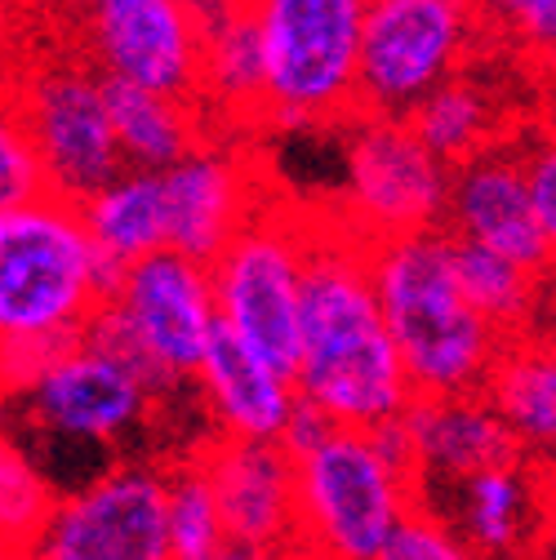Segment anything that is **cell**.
<instances>
[{
  "label": "cell",
  "instance_id": "1",
  "mask_svg": "<svg viewBox=\"0 0 556 560\" xmlns=\"http://www.w3.org/2000/svg\"><path fill=\"white\" fill-rule=\"evenodd\" d=\"M294 387L334 428L352 432H383L414 405V383L374 290L370 245L325 209L312 214Z\"/></svg>",
  "mask_w": 556,
  "mask_h": 560
},
{
  "label": "cell",
  "instance_id": "2",
  "mask_svg": "<svg viewBox=\"0 0 556 560\" xmlns=\"http://www.w3.org/2000/svg\"><path fill=\"white\" fill-rule=\"evenodd\" d=\"M370 271L414 396L485 392L508 338L467 303L459 241L450 232H428L370 245Z\"/></svg>",
  "mask_w": 556,
  "mask_h": 560
},
{
  "label": "cell",
  "instance_id": "3",
  "mask_svg": "<svg viewBox=\"0 0 556 560\" xmlns=\"http://www.w3.org/2000/svg\"><path fill=\"white\" fill-rule=\"evenodd\" d=\"M120 276L103 262L77 200L45 196L0 209V334L5 347H72L112 303Z\"/></svg>",
  "mask_w": 556,
  "mask_h": 560
},
{
  "label": "cell",
  "instance_id": "4",
  "mask_svg": "<svg viewBox=\"0 0 556 560\" xmlns=\"http://www.w3.org/2000/svg\"><path fill=\"white\" fill-rule=\"evenodd\" d=\"M294 463L299 542L325 560H379L428 499L401 423L383 432L334 428Z\"/></svg>",
  "mask_w": 556,
  "mask_h": 560
},
{
  "label": "cell",
  "instance_id": "5",
  "mask_svg": "<svg viewBox=\"0 0 556 560\" xmlns=\"http://www.w3.org/2000/svg\"><path fill=\"white\" fill-rule=\"evenodd\" d=\"M271 129H321L361 116L366 0H258Z\"/></svg>",
  "mask_w": 556,
  "mask_h": 560
},
{
  "label": "cell",
  "instance_id": "6",
  "mask_svg": "<svg viewBox=\"0 0 556 560\" xmlns=\"http://www.w3.org/2000/svg\"><path fill=\"white\" fill-rule=\"evenodd\" d=\"M312 258V209L263 200L215 271L223 334L294 378L303 347V290Z\"/></svg>",
  "mask_w": 556,
  "mask_h": 560
},
{
  "label": "cell",
  "instance_id": "7",
  "mask_svg": "<svg viewBox=\"0 0 556 560\" xmlns=\"http://www.w3.org/2000/svg\"><path fill=\"white\" fill-rule=\"evenodd\" d=\"M5 116H14L36 143L49 187L62 200L81 205L125 174L107 112V81L81 49L27 58L19 67V85H10Z\"/></svg>",
  "mask_w": 556,
  "mask_h": 560
},
{
  "label": "cell",
  "instance_id": "8",
  "mask_svg": "<svg viewBox=\"0 0 556 560\" xmlns=\"http://www.w3.org/2000/svg\"><path fill=\"white\" fill-rule=\"evenodd\" d=\"M445 170L409 120L357 116L343 125V205L334 214L366 245L445 232L450 219Z\"/></svg>",
  "mask_w": 556,
  "mask_h": 560
},
{
  "label": "cell",
  "instance_id": "9",
  "mask_svg": "<svg viewBox=\"0 0 556 560\" xmlns=\"http://www.w3.org/2000/svg\"><path fill=\"white\" fill-rule=\"evenodd\" d=\"M485 10L459 0H366L361 116L409 120L445 81L467 72Z\"/></svg>",
  "mask_w": 556,
  "mask_h": 560
},
{
  "label": "cell",
  "instance_id": "10",
  "mask_svg": "<svg viewBox=\"0 0 556 560\" xmlns=\"http://www.w3.org/2000/svg\"><path fill=\"white\" fill-rule=\"evenodd\" d=\"M27 560H174L170 471L116 463L62 494Z\"/></svg>",
  "mask_w": 556,
  "mask_h": 560
},
{
  "label": "cell",
  "instance_id": "11",
  "mask_svg": "<svg viewBox=\"0 0 556 560\" xmlns=\"http://www.w3.org/2000/svg\"><path fill=\"white\" fill-rule=\"evenodd\" d=\"M77 49L103 81L196 103L205 32L183 0H99L77 19Z\"/></svg>",
  "mask_w": 556,
  "mask_h": 560
},
{
  "label": "cell",
  "instance_id": "12",
  "mask_svg": "<svg viewBox=\"0 0 556 560\" xmlns=\"http://www.w3.org/2000/svg\"><path fill=\"white\" fill-rule=\"evenodd\" d=\"M112 303L129 316V325L143 334V342L174 378H196L223 329L215 271L174 249L134 262L120 276Z\"/></svg>",
  "mask_w": 556,
  "mask_h": 560
},
{
  "label": "cell",
  "instance_id": "13",
  "mask_svg": "<svg viewBox=\"0 0 556 560\" xmlns=\"http://www.w3.org/2000/svg\"><path fill=\"white\" fill-rule=\"evenodd\" d=\"M27 418L49 436L67 441H116L134 432L152 409V392L138 383L129 370L94 352L90 342L62 347L58 357H49L19 392Z\"/></svg>",
  "mask_w": 556,
  "mask_h": 560
},
{
  "label": "cell",
  "instance_id": "14",
  "mask_svg": "<svg viewBox=\"0 0 556 560\" xmlns=\"http://www.w3.org/2000/svg\"><path fill=\"white\" fill-rule=\"evenodd\" d=\"M192 463L210 480L232 542L271 556L299 542V463L286 445L210 436Z\"/></svg>",
  "mask_w": 556,
  "mask_h": 560
},
{
  "label": "cell",
  "instance_id": "15",
  "mask_svg": "<svg viewBox=\"0 0 556 560\" xmlns=\"http://www.w3.org/2000/svg\"><path fill=\"white\" fill-rule=\"evenodd\" d=\"M445 232L463 245L495 249V254L530 267L534 276L556 271V254L538 223L517 143L495 148V152L467 161L463 170H454Z\"/></svg>",
  "mask_w": 556,
  "mask_h": 560
},
{
  "label": "cell",
  "instance_id": "16",
  "mask_svg": "<svg viewBox=\"0 0 556 560\" xmlns=\"http://www.w3.org/2000/svg\"><path fill=\"white\" fill-rule=\"evenodd\" d=\"M165 183V219H170V249L215 267L223 249L245 232V223L263 209L258 170L228 148H196L178 161Z\"/></svg>",
  "mask_w": 556,
  "mask_h": 560
},
{
  "label": "cell",
  "instance_id": "17",
  "mask_svg": "<svg viewBox=\"0 0 556 560\" xmlns=\"http://www.w3.org/2000/svg\"><path fill=\"white\" fill-rule=\"evenodd\" d=\"M441 516L480 551V560H543L556 538L552 471L525 458L480 471L450 489V512Z\"/></svg>",
  "mask_w": 556,
  "mask_h": 560
},
{
  "label": "cell",
  "instance_id": "18",
  "mask_svg": "<svg viewBox=\"0 0 556 560\" xmlns=\"http://www.w3.org/2000/svg\"><path fill=\"white\" fill-rule=\"evenodd\" d=\"M401 432L409 445V463L424 480V494L454 489L480 471H495L521 458L512 432L485 392L472 396H414L401 418ZM428 503V499H424Z\"/></svg>",
  "mask_w": 556,
  "mask_h": 560
},
{
  "label": "cell",
  "instance_id": "19",
  "mask_svg": "<svg viewBox=\"0 0 556 560\" xmlns=\"http://www.w3.org/2000/svg\"><path fill=\"white\" fill-rule=\"evenodd\" d=\"M196 387L215 418V436L254 441V445H286L303 405L290 374L254 357L245 342H236L223 329L205 365L196 370Z\"/></svg>",
  "mask_w": 556,
  "mask_h": 560
},
{
  "label": "cell",
  "instance_id": "20",
  "mask_svg": "<svg viewBox=\"0 0 556 560\" xmlns=\"http://www.w3.org/2000/svg\"><path fill=\"white\" fill-rule=\"evenodd\" d=\"M485 400L503 418L521 458L556 471V338H508L485 378Z\"/></svg>",
  "mask_w": 556,
  "mask_h": 560
},
{
  "label": "cell",
  "instance_id": "21",
  "mask_svg": "<svg viewBox=\"0 0 556 560\" xmlns=\"http://www.w3.org/2000/svg\"><path fill=\"white\" fill-rule=\"evenodd\" d=\"M205 54H200V112L210 107L232 125H263L267 72L254 5H196Z\"/></svg>",
  "mask_w": 556,
  "mask_h": 560
},
{
  "label": "cell",
  "instance_id": "22",
  "mask_svg": "<svg viewBox=\"0 0 556 560\" xmlns=\"http://www.w3.org/2000/svg\"><path fill=\"white\" fill-rule=\"evenodd\" d=\"M107 112L116 129V148L134 174H170L200 143V103L165 98L138 85L107 81Z\"/></svg>",
  "mask_w": 556,
  "mask_h": 560
},
{
  "label": "cell",
  "instance_id": "23",
  "mask_svg": "<svg viewBox=\"0 0 556 560\" xmlns=\"http://www.w3.org/2000/svg\"><path fill=\"white\" fill-rule=\"evenodd\" d=\"M81 219H85L90 241L99 245L103 262L116 276H125L134 262L170 249V219H165V183H161V174L125 170L103 191L81 200Z\"/></svg>",
  "mask_w": 556,
  "mask_h": 560
},
{
  "label": "cell",
  "instance_id": "24",
  "mask_svg": "<svg viewBox=\"0 0 556 560\" xmlns=\"http://www.w3.org/2000/svg\"><path fill=\"white\" fill-rule=\"evenodd\" d=\"M409 125L445 170H463L467 161H476L485 152L508 148L503 98L485 81H476L472 72L445 81L428 103H419Z\"/></svg>",
  "mask_w": 556,
  "mask_h": 560
},
{
  "label": "cell",
  "instance_id": "25",
  "mask_svg": "<svg viewBox=\"0 0 556 560\" xmlns=\"http://www.w3.org/2000/svg\"><path fill=\"white\" fill-rule=\"evenodd\" d=\"M459 280H463L467 303L490 320L503 338L530 334L543 276H534L530 267H521V262H512V258H503L495 249L459 241Z\"/></svg>",
  "mask_w": 556,
  "mask_h": 560
},
{
  "label": "cell",
  "instance_id": "26",
  "mask_svg": "<svg viewBox=\"0 0 556 560\" xmlns=\"http://www.w3.org/2000/svg\"><path fill=\"white\" fill-rule=\"evenodd\" d=\"M58 503L62 494L40 471V463L14 436H5V445H0V538H5V560H27V551L54 521Z\"/></svg>",
  "mask_w": 556,
  "mask_h": 560
},
{
  "label": "cell",
  "instance_id": "27",
  "mask_svg": "<svg viewBox=\"0 0 556 560\" xmlns=\"http://www.w3.org/2000/svg\"><path fill=\"white\" fill-rule=\"evenodd\" d=\"M170 542L174 560H215L232 542L215 489L192 458L170 467Z\"/></svg>",
  "mask_w": 556,
  "mask_h": 560
},
{
  "label": "cell",
  "instance_id": "28",
  "mask_svg": "<svg viewBox=\"0 0 556 560\" xmlns=\"http://www.w3.org/2000/svg\"><path fill=\"white\" fill-rule=\"evenodd\" d=\"M81 342H90L94 352H103L107 361H116L120 370H129L138 383H143L152 396H161L165 387H174L178 378L157 361V352L143 342V334H138L134 325H129V316L116 307V303H103V312L90 320V329H85V338Z\"/></svg>",
  "mask_w": 556,
  "mask_h": 560
},
{
  "label": "cell",
  "instance_id": "29",
  "mask_svg": "<svg viewBox=\"0 0 556 560\" xmlns=\"http://www.w3.org/2000/svg\"><path fill=\"white\" fill-rule=\"evenodd\" d=\"M45 196H54L49 170H45L36 143L23 133V125L14 116H5V125H0V205L23 209Z\"/></svg>",
  "mask_w": 556,
  "mask_h": 560
},
{
  "label": "cell",
  "instance_id": "30",
  "mask_svg": "<svg viewBox=\"0 0 556 560\" xmlns=\"http://www.w3.org/2000/svg\"><path fill=\"white\" fill-rule=\"evenodd\" d=\"M379 560H480V551L432 503H424L396 529V538Z\"/></svg>",
  "mask_w": 556,
  "mask_h": 560
},
{
  "label": "cell",
  "instance_id": "31",
  "mask_svg": "<svg viewBox=\"0 0 556 560\" xmlns=\"http://www.w3.org/2000/svg\"><path fill=\"white\" fill-rule=\"evenodd\" d=\"M517 152H521V165H525V183H530V196H534V209H538V223H543L547 245L556 254V120L534 129L530 138H521Z\"/></svg>",
  "mask_w": 556,
  "mask_h": 560
},
{
  "label": "cell",
  "instance_id": "32",
  "mask_svg": "<svg viewBox=\"0 0 556 560\" xmlns=\"http://www.w3.org/2000/svg\"><path fill=\"white\" fill-rule=\"evenodd\" d=\"M534 72H538V81H543L547 98L556 103V49H547L543 58H534Z\"/></svg>",
  "mask_w": 556,
  "mask_h": 560
},
{
  "label": "cell",
  "instance_id": "33",
  "mask_svg": "<svg viewBox=\"0 0 556 560\" xmlns=\"http://www.w3.org/2000/svg\"><path fill=\"white\" fill-rule=\"evenodd\" d=\"M215 560H276L271 551H258V547H245V542H228Z\"/></svg>",
  "mask_w": 556,
  "mask_h": 560
},
{
  "label": "cell",
  "instance_id": "34",
  "mask_svg": "<svg viewBox=\"0 0 556 560\" xmlns=\"http://www.w3.org/2000/svg\"><path fill=\"white\" fill-rule=\"evenodd\" d=\"M276 560H325V556H316L312 547H303V542H294V547H286V551H276Z\"/></svg>",
  "mask_w": 556,
  "mask_h": 560
},
{
  "label": "cell",
  "instance_id": "35",
  "mask_svg": "<svg viewBox=\"0 0 556 560\" xmlns=\"http://www.w3.org/2000/svg\"><path fill=\"white\" fill-rule=\"evenodd\" d=\"M552 494H556V471H552ZM552 542H556V538H552Z\"/></svg>",
  "mask_w": 556,
  "mask_h": 560
},
{
  "label": "cell",
  "instance_id": "36",
  "mask_svg": "<svg viewBox=\"0 0 556 560\" xmlns=\"http://www.w3.org/2000/svg\"><path fill=\"white\" fill-rule=\"evenodd\" d=\"M543 560H556V556H543Z\"/></svg>",
  "mask_w": 556,
  "mask_h": 560
}]
</instances>
